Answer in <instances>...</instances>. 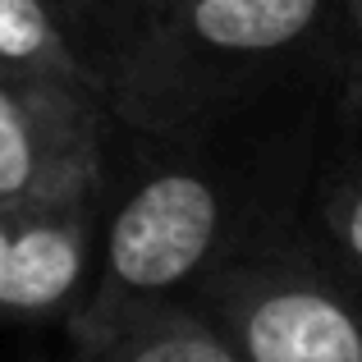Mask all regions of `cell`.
<instances>
[{
    "instance_id": "30bf717a",
    "label": "cell",
    "mask_w": 362,
    "mask_h": 362,
    "mask_svg": "<svg viewBox=\"0 0 362 362\" xmlns=\"http://www.w3.org/2000/svg\"><path fill=\"white\" fill-rule=\"evenodd\" d=\"M344 23H349V42L362 55V0H344Z\"/></svg>"
},
{
    "instance_id": "5b68a950",
    "label": "cell",
    "mask_w": 362,
    "mask_h": 362,
    "mask_svg": "<svg viewBox=\"0 0 362 362\" xmlns=\"http://www.w3.org/2000/svg\"><path fill=\"white\" fill-rule=\"evenodd\" d=\"M115 115L83 78L0 69V197L106 179Z\"/></svg>"
},
{
    "instance_id": "8992f818",
    "label": "cell",
    "mask_w": 362,
    "mask_h": 362,
    "mask_svg": "<svg viewBox=\"0 0 362 362\" xmlns=\"http://www.w3.org/2000/svg\"><path fill=\"white\" fill-rule=\"evenodd\" d=\"M298 225L344 262L362 266V55L349 51L326 97Z\"/></svg>"
},
{
    "instance_id": "6da1fadb",
    "label": "cell",
    "mask_w": 362,
    "mask_h": 362,
    "mask_svg": "<svg viewBox=\"0 0 362 362\" xmlns=\"http://www.w3.org/2000/svg\"><path fill=\"white\" fill-rule=\"evenodd\" d=\"M339 64L179 129L115 124L97 266L64 335L83 339L151 303L188 298L206 271L298 225Z\"/></svg>"
},
{
    "instance_id": "3957f363",
    "label": "cell",
    "mask_w": 362,
    "mask_h": 362,
    "mask_svg": "<svg viewBox=\"0 0 362 362\" xmlns=\"http://www.w3.org/2000/svg\"><path fill=\"white\" fill-rule=\"evenodd\" d=\"M188 303L243 362H362V266L303 225L206 271Z\"/></svg>"
},
{
    "instance_id": "52a82bcc",
    "label": "cell",
    "mask_w": 362,
    "mask_h": 362,
    "mask_svg": "<svg viewBox=\"0 0 362 362\" xmlns=\"http://www.w3.org/2000/svg\"><path fill=\"white\" fill-rule=\"evenodd\" d=\"M64 362H243L188 298H165L97 335L69 339Z\"/></svg>"
},
{
    "instance_id": "ba28073f",
    "label": "cell",
    "mask_w": 362,
    "mask_h": 362,
    "mask_svg": "<svg viewBox=\"0 0 362 362\" xmlns=\"http://www.w3.org/2000/svg\"><path fill=\"white\" fill-rule=\"evenodd\" d=\"M0 69L92 83L83 55L37 0H0Z\"/></svg>"
},
{
    "instance_id": "277c9868",
    "label": "cell",
    "mask_w": 362,
    "mask_h": 362,
    "mask_svg": "<svg viewBox=\"0 0 362 362\" xmlns=\"http://www.w3.org/2000/svg\"><path fill=\"white\" fill-rule=\"evenodd\" d=\"M106 179L64 193L0 197V326L69 321L92 284Z\"/></svg>"
},
{
    "instance_id": "7a4b0ae2",
    "label": "cell",
    "mask_w": 362,
    "mask_h": 362,
    "mask_svg": "<svg viewBox=\"0 0 362 362\" xmlns=\"http://www.w3.org/2000/svg\"><path fill=\"white\" fill-rule=\"evenodd\" d=\"M339 37L344 0H110L88 74L115 124L160 133L335 69Z\"/></svg>"
},
{
    "instance_id": "9c48e42d",
    "label": "cell",
    "mask_w": 362,
    "mask_h": 362,
    "mask_svg": "<svg viewBox=\"0 0 362 362\" xmlns=\"http://www.w3.org/2000/svg\"><path fill=\"white\" fill-rule=\"evenodd\" d=\"M37 5L64 28V37L74 42V51L88 64V51H92V42H97L106 14H110V0H37Z\"/></svg>"
}]
</instances>
